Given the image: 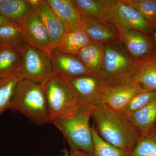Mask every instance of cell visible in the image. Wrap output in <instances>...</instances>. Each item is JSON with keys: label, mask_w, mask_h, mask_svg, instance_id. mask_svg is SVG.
<instances>
[{"label": "cell", "mask_w": 156, "mask_h": 156, "mask_svg": "<svg viewBox=\"0 0 156 156\" xmlns=\"http://www.w3.org/2000/svg\"><path fill=\"white\" fill-rule=\"evenodd\" d=\"M65 154L64 155L62 156H69L67 152H65Z\"/></svg>", "instance_id": "33"}, {"label": "cell", "mask_w": 156, "mask_h": 156, "mask_svg": "<svg viewBox=\"0 0 156 156\" xmlns=\"http://www.w3.org/2000/svg\"><path fill=\"white\" fill-rule=\"evenodd\" d=\"M154 40L156 44V33L154 34Z\"/></svg>", "instance_id": "32"}, {"label": "cell", "mask_w": 156, "mask_h": 156, "mask_svg": "<svg viewBox=\"0 0 156 156\" xmlns=\"http://www.w3.org/2000/svg\"><path fill=\"white\" fill-rule=\"evenodd\" d=\"M156 98V91H147L140 93L130 101L122 112L127 118L133 113L147 105Z\"/></svg>", "instance_id": "26"}, {"label": "cell", "mask_w": 156, "mask_h": 156, "mask_svg": "<svg viewBox=\"0 0 156 156\" xmlns=\"http://www.w3.org/2000/svg\"><path fill=\"white\" fill-rule=\"evenodd\" d=\"M92 117L104 140L131 154L140 136L128 118L103 104L93 108Z\"/></svg>", "instance_id": "1"}, {"label": "cell", "mask_w": 156, "mask_h": 156, "mask_svg": "<svg viewBox=\"0 0 156 156\" xmlns=\"http://www.w3.org/2000/svg\"><path fill=\"white\" fill-rule=\"evenodd\" d=\"M118 30L120 42L135 60L142 59L156 52V44L154 38L131 30Z\"/></svg>", "instance_id": "10"}, {"label": "cell", "mask_w": 156, "mask_h": 156, "mask_svg": "<svg viewBox=\"0 0 156 156\" xmlns=\"http://www.w3.org/2000/svg\"><path fill=\"white\" fill-rule=\"evenodd\" d=\"M72 2L83 18H92L114 24L100 0H72Z\"/></svg>", "instance_id": "21"}, {"label": "cell", "mask_w": 156, "mask_h": 156, "mask_svg": "<svg viewBox=\"0 0 156 156\" xmlns=\"http://www.w3.org/2000/svg\"><path fill=\"white\" fill-rule=\"evenodd\" d=\"M100 2L117 29L135 30L149 37L154 38L155 30L126 0H100Z\"/></svg>", "instance_id": "6"}, {"label": "cell", "mask_w": 156, "mask_h": 156, "mask_svg": "<svg viewBox=\"0 0 156 156\" xmlns=\"http://www.w3.org/2000/svg\"><path fill=\"white\" fill-rule=\"evenodd\" d=\"M92 42L83 29L69 31L54 45L53 49L76 56L81 49Z\"/></svg>", "instance_id": "18"}, {"label": "cell", "mask_w": 156, "mask_h": 156, "mask_svg": "<svg viewBox=\"0 0 156 156\" xmlns=\"http://www.w3.org/2000/svg\"><path fill=\"white\" fill-rule=\"evenodd\" d=\"M47 98L51 123L68 115L81 105L66 78L53 74L42 84Z\"/></svg>", "instance_id": "5"}, {"label": "cell", "mask_w": 156, "mask_h": 156, "mask_svg": "<svg viewBox=\"0 0 156 156\" xmlns=\"http://www.w3.org/2000/svg\"><path fill=\"white\" fill-rule=\"evenodd\" d=\"M156 149V131L141 136L131 156H148Z\"/></svg>", "instance_id": "27"}, {"label": "cell", "mask_w": 156, "mask_h": 156, "mask_svg": "<svg viewBox=\"0 0 156 156\" xmlns=\"http://www.w3.org/2000/svg\"><path fill=\"white\" fill-rule=\"evenodd\" d=\"M144 91L145 90L138 83L118 88L104 87L101 104L115 111L122 113L134 96Z\"/></svg>", "instance_id": "12"}, {"label": "cell", "mask_w": 156, "mask_h": 156, "mask_svg": "<svg viewBox=\"0 0 156 156\" xmlns=\"http://www.w3.org/2000/svg\"><path fill=\"white\" fill-rule=\"evenodd\" d=\"M9 110L18 111L36 125L51 123L42 84L30 80L23 79L20 81Z\"/></svg>", "instance_id": "2"}, {"label": "cell", "mask_w": 156, "mask_h": 156, "mask_svg": "<svg viewBox=\"0 0 156 156\" xmlns=\"http://www.w3.org/2000/svg\"><path fill=\"white\" fill-rule=\"evenodd\" d=\"M148 156H156V149Z\"/></svg>", "instance_id": "31"}, {"label": "cell", "mask_w": 156, "mask_h": 156, "mask_svg": "<svg viewBox=\"0 0 156 156\" xmlns=\"http://www.w3.org/2000/svg\"><path fill=\"white\" fill-rule=\"evenodd\" d=\"M71 156H94L90 154L87 153L83 151L73 150H71Z\"/></svg>", "instance_id": "29"}, {"label": "cell", "mask_w": 156, "mask_h": 156, "mask_svg": "<svg viewBox=\"0 0 156 156\" xmlns=\"http://www.w3.org/2000/svg\"><path fill=\"white\" fill-rule=\"evenodd\" d=\"M23 78L19 72L11 77L0 80V117L9 110L16 87Z\"/></svg>", "instance_id": "23"}, {"label": "cell", "mask_w": 156, "mask_h": 156, "mask_svg": "<svg viewBox=\"0 0 156 156\" xmlns=\"http://www.w3.org/2000/svg\"><path fill=\"white\" fill-rule=\"evenodd\" d=\"M22 59L20 50L0 48V80L11 77L19 72Z\"/></svg>", "instance_id": "20"}, {"label": "cell", "mask_w": 156, "mask_h": 156, "mask_svg": "<svg viewBox=\"0 0 156 156\" xmlns=\"http://www.w3.org/2000/svg\"><path fill=\"white\" fill-rule=\"evenodd\" d=\"M147 91H156V65L145 70L136 81Z\"/></svg>", "instance_id": "28"}, {"label": "cell", "mask_w": 156, "mask_h": 156, "mask_svg": "<svg viewBox=\"0 0 156 156\" xmlns=\"http://www.w3.org/2000/svg\"><path fill=\"white\" fill-rule=\"evenodd\" d=\"M81 103L94 108L101 104L103 84L97 76L66 78Z\"/></svg>", "instance_id": "9"}, {"label": "cell", "mask_w": 156, "mask_h": 156, "mask_svg": "<svg viewBox=\"0 0 156 156\" xmlns=\"http://www.w3.org/2000/svg\"><path fill=\"white\" fill-rule=\"evenodd\" d=\"M140 137L156 131V98L128 118Z\"/></svg>", "instance_id": "16"}, {"label": "cell", "mask_w": 156, "mask_h": 156, "mask_svg": "<svg viewBox=\"0 0 156 156\" xmlns=\"http://www.w3.org/2000/svg\"><path fill=\"white\" fill-rule=\"evenodd\" d=\"M21 52L22 64L19 72L23 79L42 84L54 74L48 53L26 44Z\"/></svg>", "instance_id": "7"}, {"label": "cell", "mask_w": 156, "mask_h": 156, "mask_svg": "<svg viewBox=\"0 0 156 156\" xmlns=\"http://www.w3.org/2000/svg\"><path fill=\"white\" fill-rule=\"evenodd\" d=\"M156 30V0H126Z\"/></svg>", "instance_id": "25"}, {"label": "cell", "mask_w": 156, "mask_h": 156, "mask_svg": "<svg viewBox=\"0 0 156 156\" xmlns=\"http://www.w3.org/2000/svg\"><path fill=\"white\" fill-rule=\"evenodd\" d=\"M105 45L92 42L76 55L93 75L100 78L103 68Z\"/></svg>", "instance_id": "17"}, {"label": "cell", "mask_w": 156, "mask_h": 156, "mask_svg": "<svg viewBox=\"0 0 156 156\" xmlns=\"http://www.w3.org/2000/svg\"><path fill=\"white\" fill-rule=\"evenodd\" d=\"M26 45L19 27L17 26H0V48H11L21 51Z\"/></svg>", "instance_id": "22"}, {"label": "cell", "mask_w": 156, "mask_h": 156, "mask_svg": "<svg viewBox=\"0 0 156 156\" xmlns=\"http://www.w3.org/2000/svg\"><path fill=\"white\" fill-rule=\"evenodd\" d=\"M94 156H131L129 153L120 149L104 140L96 129L91 128Z\"/></svg>", "instance_id": "24"}, {"label": "cell", "mask_w": 156, "mask_h": 156, "mask_svg": "<svg viewBox=\"0 0 156 156\" xmlns=\"http://www.w3.org/2000/svg\"><path fill=\"white\" fill-rule=\"evenodd\" d=\"M3 1H4V0H0V5L3 2Z\"/></svg>", "instance_id": "34"}, {"label": "cell", "mask_w": 156, "mask_h": 156, "mask_svg": "<svg viewBox=\"0 0 156 156\" xmlns=\"http://www.w3.org/2000/svg\"><path fill=\"white\" fill-rule=\"evenodd\" d=\"M35 11V7L29 0H4L0 5V15L16 26L23 18Z\"/></svg>", "instance_id": "19"}, {"label": "cell", "mask_w": 156, "mask_h": 156, "mask_svg": "<svg viewBox=\"0 0 156 156\" xmlns=\"http://www.w3.org/2000/svg\"><path fill=\"white\" fill-rule=\"evenodd\" d=\"M5 25H15L13 23H11L9 20H6L5 18H4L2 17L1 15H0V26Z\"/></svg>", "instance_id": "30"}, {"label": "cell", "mask_w": 156, "mask_h": 156, "mask_svg": "<svg viewBox=\"0 0 156 156\" xmlns=\"http://www.w3.org/2000/svg\"><path fill=\"white\" fill-rule=\"evenodd\" d=\"M67 31L83 29V17L72 0H46Z\"/></svg>", "instance_id": "14"}, {"label": "cell", "mask_w": 156, "mask_h": 156, "mask_svg": "<svg viewBox=\"0 0 156 156\" xmlns=\"http://www.w3.org/2000/svg\"><path fill=\"white\" fill-rule=\"evenodd\" d=\"M26 44L50 55L53 49L47 28L36 12H33L17 24Z\"/></svg>", "instance_id": "8"}, {"label": "cell", "mask_w": 156, "mask_h": 156, "mask_svg": "<svg viewBox=\"0 0 156 156\" xmlns=\"http://www.w3.org/2000/svg\"><path fill=\"white\" fill-rule=\"evenodd\" d=\"M53 73L66 78L93 75L82 62L75 55L53 49L50 54Z\"/></svg>", "instance_id": "11"}, {"label": "cell", "mask_w": 156, "mask_h": 156, "mask_svg": "<svg viewBox=\"0 0 156 156\" xmlns=\"http://www.w3.org/2000/svg\"><path fill=\"white\" fill-rule=\"evenodd\" d=\"M137 60L132 58L119 41L105 45L103 68L100 76L104 87H125Z\"/></svg>", "instance_id": "4"}, {"label": "cell", "mask_w": 156, "mask_h": 156, "mask_svg": "<svg viewBox=\"0 0 156 156\" xmlns=\"http://www.w3.org/2000/svg\"><path fill=\"white\" fill-rule=\"evenodd\" d=\"M84 30L92 42L104 45L119 41L116 27L109 23L92 18H83Z\"/></svg>", "instance_id": "13"}, {"label": "cell", "mask_w": 156, "mask_h": 156, "mask_svg": "<svg viewBox=\"0 0 156 156\" xmlns=\"http://www.w3.org/2000/svg\"><path fill=\"white\" fill-rule=\"evenodd\" d=\"M93 108L81 104L68 115L53 120L52 123L63 134L71 150L83 151L94 155L89 120Z\"/></svg>", "instance_id": "3"}, {"label": "cell", "mask_w": 156, "mask_h": 156, "mask_svg": "<svg viewBox=\"0 0 156 156\" xmlns=\"http://www.w3.org/2000/svg\"><path fill=\"white\" fill-rule=\"evenodd\" d=\"M35 12L47 28L53 45H54L67 32L65 26L58 20L46 0H39L35 6Z\"/></svg>", "instance_id": "15"}]
</instances>
